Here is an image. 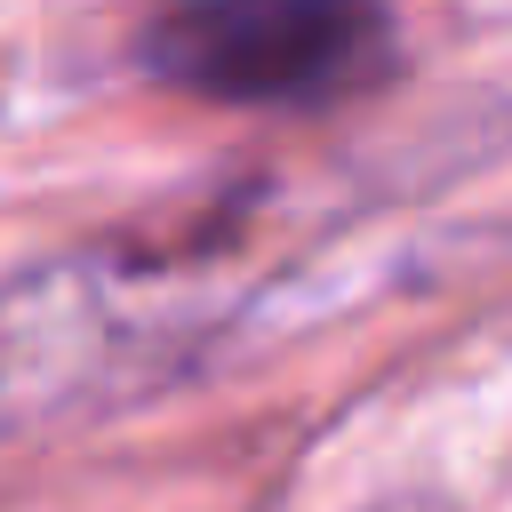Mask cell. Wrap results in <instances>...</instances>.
<instances>
[{
	"mask_svg": "<svg viewBox=\"0 0 512 512\" xmlns=\"http://www.w3.org/2000/svg\"><path fill=\"white\" fill-rule=\"evenodd\" d=\"M144 64L224 104H336L392 64L384 0H176Z\"/></svg>",
	"mask_w": 512,
	"mask_h": 512,
	"instance_id": "6da1fadb",
	"label": "cell"
}]
</instances>
